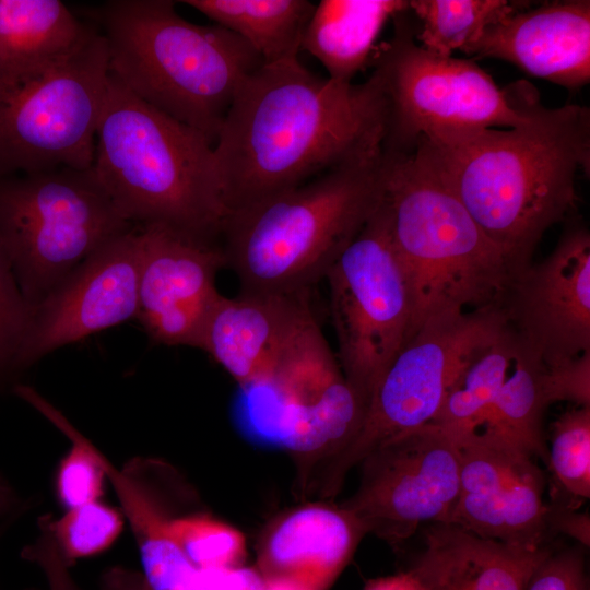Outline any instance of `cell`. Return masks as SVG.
I'll return each instance as SVG.
<instances>
[{"instance_id": "1", "label": "cell", "mask_w": 590, "mask_h": 590, "mask_svg": "<svg viewBox=\"0 0 590 590\" xmlns=\"http://www.w3.org/2000/svg\"><path fill=\"white\" fill-rule=\"evenodd\" d=\"M379 75L320 78L297 59L263 64L241 85L214 142L227 216L332 169L384 154Z\"/></svg>"}, {"instance_id": "2", "label": "cell", "mask_w": 590, "mask_h": 590, "mask_svg": "<svg viewBox=\"0 0 590 590\" xmlns=\"http://www.w3.org/2000/svg\"><path fill=\"white\" fill-rule=\"evenodd\" d=\"M415 146L517 275L546 231L577 209V176L590 170V110L544 106L515 128L436 129Z\"/></svg>"}, {"instance_id": "3", "label": "cell", "mask_w": 590, "mask_h": 590, "mask_svg": "<svg viewBox=\"0 0 590 590\" xmlns=\"http://www.w3.org/2000/svg\"><path fill=\"white\" fill-rule=\"evenodd\" d=\"M87 15L105 39L109 74L213 145L239 88L263 66L241 37L184 19L170 0H111Z\"/></svg>"}, {"instance_id": "4", "label": "cell", "mask_w": 590, "mask_h": 590, "mask_svg": "<svg viewBox=\"0 0 590 590\" xmlns=\"http://www.w3.org/2000/svg\"><path fill=\"white\" fill-rule=\"evenodd\" d=\"M93 170L119 214L213 243L225 209L212 142L132 95L109 74Z\"/></svg>"}, {"instance_id": "5", "label": "cell", "mask_w": 590, "mask_h": 590, "mask_svg": "<svg viewBox=\"0 0 590 590\" xmlns=\"http://www.w3.org/2000/svg\"><path fill=\"white\" fill-rule=\"evenodd\" d=\"M384 154V201L411 296L409 338L435 319L502 308L516 272L500 248L418 146Z\"/></svg>"}, {"instance_id": "6", "label": "cell", "mask_w": 590, "mask_h": 590, "mask_svg": "<svg viewBox=\"0 0 590 590\" xmlns=\"http://www.w3.org/2000/svg\"><path fill=\"white\" fill-rule=\"evenodd\" d=\"M384 177L385 154L231 213L222 249L241 292L310 291L379 206Z\"/></svg>"}, {"instance_id": "7", "label": "cell", "mask_w": 590, "mask_h": 590, "mask_svg": "<svg viewBox=\"0 0 590 590\" xmlns=\"http://www.w3.org/2000/svg\"><path fill=\"white\" fill-rule=\"evenodd\" d=\"M393 34L370 59L387 101L384 152L405 154L436 129H508L544 108L528 81L499 87L473 59L439 56L421 47L409 8L392 17Z\"/></svg>"}, {"instance_id": "8", "label": "cell", "mask_w": 590, "mask_h": 590, "mask_svg": "<svg viewBox=\"0 0 590 590\" xmlns=\"http://www.w3.org/2000/svg\"><path fill=\"white\" fill-rule=\"evenodd\" d=\"M133 227L93 167L0 176V245L32 307L99 247Z\"/></svg>"}, {"instance_id": "9", "label": "cell", "mask_w": 590, "mask_h": 590, "mask_svg": "<svg viewBox=\"0 0 590 590\" xmlns=\"http://www.w3.org/2000/svg\"><path fill=\"white\" fill-rule=\"evenodd\" d=\"M366 410L315 321L264 378L240 388L235 416L250 441L293 457L306 489L317 470L353 439Z\"/></svg>"}, {"instance_id": "10", "label": "cell", "mask_w": 590, "mask_h": 590, "mask_svg": "<svg viewBox=\"0 0 590 590\" xmlns=\"http://www.w3.org/2000/svg\"><path fill=\"white\" fill-rule=\"evenodd\" d=\"M507 324L499 307L424 323L403 344L379 380L353 439L317 473L323 497L384 442L432 423L463 371Z\"/></svg>"}, {"instance_id": "11", "label": "cell", "mask_w": 590, "mask_h": 590, "mask_svg": "<svg viewBox=\"0 0 590 590\" xmlns=\"http://www.w3.org/2000/svg\"><path fill=\"white\" fill-rule=\"evenodd\" d=\"M108 85L106 43L93 25L68 56L0 99V176L91 168Z\"/></svg>"}, {"instance_id": "12", "label": "cell", "mask_w": 590, "mask_h": 590, "mask_svg": "<svg viewBox=\"0 0 590 590\" xmlns=\"http://www.w3.org/2000/svg\"><path fill=\"white\" fill-rule=\"evenodd\" d=\"M340 368L367 402L406 342L412 305L382 200L327 271Z\"/></svg>"}, {"instance_id": "13", "label": "cell", "mask_w": 590, "mask_h": 590, "mask_svg": "<svg viewBox=\"0 0 590 590\" xmlns=\"http://www.w3.org/2000/svg\"><path fill=\"white\" fill-rule=\"evenodd\" d=\"M356 492L341 506L394 548L424 523H449L459 491L456 437L428 423L397 436L359 463Z\"/></svg>"}, {"instance_id": "14", "label": "cell", "mask_w": 590, "mask_h": 590, "mask_svg": "<svg viewBox=\"0 0 590 590\" xmlns=\"http://www.w3.org/2000/svg\"><path fill=\"white\" fill-rule=\"evenodd\" d=\"M458 442L459 491L449 523L507 544H548L545 479L533 456L484 432Z\"/></svg>"}, {"instance_id": "15", "label": "cell", "mask_w": 590, "mask_h": 590, "mask_svg": "<svg viewBox=\"0 0 590 590\" xmlns=\"http://www.w3.org/2000/svg\"><path fill=\"white\" fill-rule=\"evenodd\" d=\"M502 309L544 365L590 351V233L577 220L553 251L518 273Z\"/></svg>"}, {"instance_id": "16", "label": "cell", "mask_w": 590, "mask_h": 590, "mask_svg": "<svg viewBox=\"0 0 590 590\" xmlns=\"http://www.w3.org/2000/svg\"><path fill=\"white\" fill-rule=\"evenodd\" d=\"M138 316L149 337L169 346L200 349L208 319L222 294V247L161 226L138 227Z\"/></svg>"}, {"instance_id": "17", "label": "cell", "mask_w": 590, "mask_h": 590, "mask_svg": "<svg viewBox=\"0 0 590 590\" xmlns=\"http://www.w3.org/2000/svg\"><path fill=\"white\" fill-rule=\"evenodd\" d=\"M138 227L87 257L38 305L21 354V369L46 354L138 316Z\"/></svg>"}, {"instance_id": "18", "label": "cell", "mask_w": 590, "mask_h": 590, "mask_svg": "<svg viewBox=\"0 0 590 590\" xmlns=\"http://www.w3.org/2000/svg\"><path fill=\"white\" fill-rule=\"evenodd\" d=\"M462 52L504 60L532 76L579 90L590 82V1L528 4L486 26Z\"/></svg>"}, {"instance_id": "19", "label": "cell", "mask_w": 590, "mask_h": 590, "mask_svg": "<svg viewBox=\"0 0 590 590\" xmlns=\"http://www.w3.org/2000/svg\"><path fill=\"white\" fill-rule=\"evenodd\" d=\"M310 291L221 296L205 324L200 350L239 388L264 378L315 320Z\"/></svg>"}, {"instance_id": "20", "label": "cell", "mask_w": 590, "mask_h": 590, "mask_svg": "<svg viewBox=\"0 0 590 590\" xmlns=\"http://www.w3.org/2000/svg\"><path fill=\"white\" fill-rule=\"evenodd\" d=\"M365 534L341 505H306L268 529L259 542L256 567L263 577H288L314 590H328Z\"/></svg>"}, {"instance_id": "21", "label": "cell", "mask_w": 590, "mask_h": 590, "mask_svg": "<svg viewBox=\"0 0 590 590\" xmlns=\"http://www.w3.org/2000/svg\"><path fill=\"white\" fill-rule=\"evenodd\" d=\"M552 551L550 544L512 545L452 523H432L409 570L426 590H524Z\"/></svg>"}, {"instance_id": "22", "label": "cell", "mask_w": 590, "mask_h": 590, "mask_svg": "<svg viewBox=\"0 0 590 590\" xmlns=\"http://www.w3.org/2000/svg\"><path fill=\"white\" fill-rule=\"evenodd\" d=\"M92 27L60 0H0V99L62 60Z\"/></svg>"}, {"instance_id": "23", "label": "cell", "mask_w": 590, "mask_h": 590, "mask_svg": "<svg viewBox=\"0 0 590 590\" xmlns=\"http://www.w3.org/2000/svg\"><path fill=\"white\" fill-rule=\"evenodd\" d=\"M408 8L405 0H321L315 5L300 50L312 55L329 79L352 82L370 62L386 23Z\"/></svg>"}, {"instance_id": "24", "label": "cell", "mask_w": 590, "mask_h": 590, "mask_svg": "<svg viewBox=\"0 0 590 590\" xmlns=\"http://www.w3.org/2000/svg\"><path fill=\"white\" fill-rule=\"evenodd\" d=\"M115 493L139 547L143 576L151 590H200L199 569L169 534L173 495L146 479H126Z\"/></svg>"}, {"instance_id": "25", "label": "cell", "mask_w": 590, "mask_h": 590, "mask_svg": "<svg viewBox=\"0 0 590 590\" xmlns=\"http://www.w3.org/2000/svg\"><path fill=\"white\" fill-rule=\"evenodd\" d=\"M248 43L263 64L297 59L315 10L308 0H185Z\"/></svg>"}, {"instance_id": "26", "label": "cell", "mask_w": 590, "mask_h": 590, "mask_svg": "<svg viewBox=\"0 0 590 590\" xmlns=\"http://www.w3.org/2000/svg\"><path fill=\"white\" fill-rule=\"evenodd\" d=\"M521 338V337H520ZM545 365L521 338L514 364L482 425L483 432L505 439L547 463L543 415Z\"/></svg>"}, {"instance_id": "27", "label": "cell", "mask_w": 590, "mask_h": 590, "mask_svg": "<svg viewBox=\"0 0 590 590\" xmlns=\"http://www.w3.org/2000/svg\"><path fill=\"white\" fill-rule=\"evenodd\" d=\"M520 335L509 326L484 347L447 394L432 424L457 439L482 427L519 347Z\"/></svg>"}, {"instance_id": "28", "label": "cell", "mask_w": 590, "mask_h": 590, "mask_svg": "<svg viewBox=\"0 0 590 590\" xmlns=\"http://www.w3.org/2000/svg\"><path fill=\"white\" fill-rule=\"evenodd\" d=\"M528 5L507 0H411L409 10L420 22L415 39L424 49L452 56L463 50L493 22Z\"/></svg>"}, {"instance_id": "29", "label": "cell", "mask_w": 590, "mask_h": 590, "mask_svg": "<svg viewBox=\"0 0 590 590\" xmlns=\"http://www.w3.org/2000/svg\"><path fill=\"white\" fill-rule=\"evenodd\" d=\"M546 464L555 485L552 503L578 509L590 497V406L574 408L553 423Z\"/></svg>"}, {"instance_id": "30", "label": "cell", "mask_w": 590, "mask_h": 590, "mask_svg": "<svg viewBox=\"0 0 590 590\" xmlns=\"http://www.w3.org/2000/svg\"><path fill=\"white\" fill-rule=\"evenodd\" d=\"M167 528L198 569L239 566L246 556L244 535L209 515H172Z\"/></svg>"}, {"instance_id": "31", "label": "cell", "mask_w": 590, "mask_h": 590, "mask_svg": "<svg viewBox=\"0 0 590 590\" xmlns=\"http://www.w3.org/2000/svg\"><path fill=\"white\" fill-rule=\"evenodd\" d=\"M122 511L99 500L67 509L55 520L49 516L54 538L67 563L91 557L109 548L123 527Z\"/></svg>"}, {"instance_id": "32", "label": "cell", "mask_w": 590, "mask_h": 590, "mask_svg": "<svg viewBox=\"0 0 590 590\" xmlns=\"http://www.w3.org/2000/svg\"><path fill=\"white\" fill-rule=\"evenodd\" d=\"M32 315L33 307L22 294L0 245V377L21 369L20 359Z\"/></svg>"}, {"instance_id": "33", "label": "cell", "mask_w": 590, "mask_h": 590, "mask_svg": "<svg viewBox=\"0 0 590 590\" xmlns=\"http://www.w3.org/2000/svg\"><path fill=\"white\" fill-rule=\"evenodd\" d=\"M543 382L548 405L568 401L577 406H590V351L545 365Z\"/></svg>"}, {"instance_id": "34", "label": "cell", "mask_w": 590, "mask_h": 590, "mask_svg": "<svg viewBox=\"0 0 590 590\" xmlns=\"http://www.w3.org/2000/svg\"><path fill=\"white\" fill-rule=\"evenodd\" d=\"M524 590H588L585 547L553 550L536 567Z\"/></svg>"}, {"instance_id": "35", "label": "cell", "mask_w": 590, "mask_h": 590, "mask_svg": "<svg viewBox=\"0 0 590 590\" xmlns=\"http://www.w3.org/2000/svg\"><path fill=\"white\" fill-rule=\"evenodd\" d=\"M49 516L39 518L40 534L34 543L22 550L21 556L39 566L49 590H79L70 574L71 566L64 559L51 532Z\"/></svg>"}, {"instance_id": "36", "label": "cell", "mask_w": 590, "mask_h": 590, "mask_svg": "<svg viewBox=\"0 0 590 590\" xmlns=\"http://www.w3.org/2000/svg\"><path fill=\"white\" fill-rule=\"evenodd\" d=\"M200 590H263L264 577L257 567L232 566L199 569Z\"/></svg>"}, {"instance_id": "37", "label": "cell", "mask_w": 590, "mask_h": 590, "mask_svg": "<svg viewBox=\"0 0 590 590\" xmlns=\"http://www.w3.org/2000/svg\"><path fill=\"white\" fill-rule=\"evenodd\" d=\"M546 523L550 535L553 533L566 534L585 548L590 543V520L587 512H579L559 504L547 505Z\"/></svg>"}, {"instance_id": "38", "label": "cell", "mask_w": 590, "mask_h": 590, "mask_svg": "<svg viewBox=\"0 0 590 590\" xmlns=\"http://www.w3.org/2000/svg\"><path fill=\"white\" fill-rule=\"evenodd\" d=\"M99 590H151L143 574L130 568L115 566L101 579Z\"/></svg>"}, {"instance_id": "39", "label": "cell", "mask_w": 590, "mask_h": 590, "mask_svg": "<svg viewBox=\"0 0 590 590\" xmlns=\"http://www.w3.org/2000/svg\"><path fill=\"white\" fill-rule=\"evenodd\" d=\"M363 590H426L420 580L410 571L379 577L368 580Z\"/></svg>"}, {"instance_id": "40", "label": "cell", "mask_w": 590, "mask_h": 590, "mask_svg": "<svg viewBox=\"0 0 590 590\" xmlns=\"http://www.w3.org/2000/svg\"><path fill=\"white\" fill-rule=\"evenodd\" d=\"M21 507L22 503L15 489L0 475V519L13 515Z\"/></svg>"}, {"instance_id": "41", "label": "cell", "mask_w": 590, "mask_h": 590, "mask_svg": "<svg viewBox=\"0 0 590 590\" xmlns=\"http://www.w3.org/2000/svg\"><path fill=\"white\" fill-rule=\"evenodd\" d=\"M263 590H314L309 586L288 577H264Z\"/></svg>"}]
</instances>
